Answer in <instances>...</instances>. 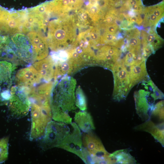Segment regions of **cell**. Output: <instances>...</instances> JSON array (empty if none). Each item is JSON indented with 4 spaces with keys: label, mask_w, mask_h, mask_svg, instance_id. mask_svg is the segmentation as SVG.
I'll return each instance as SVG.
<instances>
[{
    "label": "cell",
    "mask_w": 164,
    "mask_h": 164,
    "mask_svg": "<svg viewBox=\"0 0 164 164\" xmlns=\"http://www.w3.org/2000/svg\"><path fill=\"white\" fill-rule=\"evenodd\" d=\"M139 5H135L131 6V8L133 10H135V11H137L139 9Z\"/></svg>",
    "instance_id": "cell-33"
},
{
    "label": "cell",
    "mask_w": 164,
    "mask_h": 164,
    "mask_svg": "<svg viewBox=\"0 0 164 164\" xmlns=\"http://www.w3.org/2000/svg\"><path fill=\"white\" fill-rule=\"evenodd\" d=\"M15 68L16 65L12 63L0 60V105L9 104L12 75Z\"/></svg>",
    "instance_id": "cell-7"
},
{
    "label": "cell",
    "mask_w": 164,
    "mask_h": 164,
    "mask_svg": "<svg viewBox=\"0 0 164 164\" xmlns=\"http://www.w3.org/2000/svg\"><path fill=\"white\" fill-rule=\"evenodd\" d=\"M13 50L18 58L23 63H33L36 60V55L28 37L17 33L11 38Z\"/></svg>",
    "instance_id": "cell-5"
},
{
    "label": "cell",
    "mask_w": 164,
    "mask_h": 164,
    "mask_svg": "<svg viewBox=\"0 0 164 164\" xmlns=\"http://www.w3.org/2000/svg\"><path fill=\"white\" fill-rule=\"evenodd\" d=\"M129 45L132 49L139 50L140 48V41L135 37H131L129 39Z\"/></svg>",
    "instance_id": "cell-25"
},
{
    "label": "cell",
    "mask_w": 164,
    "mask_h": 164,
    "mask_svg": "<svg viewBox=\"0 0 164 164\" xmlns=\"http://www.w3.org/2000/svg\"><path fill=\"white\" fill-rule=\"evenodd\" d=\"M114 34L106 32L104 36V39L108 42L112 41L114 39Z\"/></svg>",
    "instance_id": "cell-29"
},
{
    "label": "cell",
    "mask_w": 164,
    "mask_h": 164,
    "mask_svg": "<svg viewBox=\"0 0 164 164\" xmlns=\"http://www.w3.org/2000/svg\"><path fill=\"white\" fill-rule=\"evenodd\" d=\"M64 22H62L60 20L49 22L47 41L49 46L53 51L63 50L68 45V29L67 28L68 26H64Z\"/></svg>",
    "instance_id": "cell-4"
},
{
    "label": "cell",
    "mask_w": 164,
    "mask_h": 164,
    "mask_svg": "<svg viewBox=\"0 0 164 164\" xmlns=\"http://www.w3.org/2000/svg\"><path fill=\"white\" fill-rule=\"evenodd\" d=\"M87 13V11H84L82 10H80V14L79 15V18L80 19V20L84 22H87L88 18Z\"/></svg>",
    "instance_id": "cell-28"
},
{
    "label": "cell",
    "mask_w": 164,
    "mask_h": 164,
    "mask_svg": "<svg viewBox=\"0 0 164 164\" xmlns=\"http://www.w3.org/2000/svg\"><path fill=\"white\" fill-rule=\"evenodd\" d=\"M8 137L0 139V163L5 161L8 158Z\"/></svg>",
    "instance_id": "cell-21"
},
{
    "label": "cell",
    "mask_w": 164,
    "mask_h": 164,
    "mask_svg": "<svg viewBox=\"0 0 164 164\" xmlns=\"http://www.w3.org/2000/svg\"><path fill=\"white\" fill-rule=\"evenodd\" d=\"M33 65L41 80L48 82L54 78L55 63L51 56L34 62Z\"/></svg>",
    "instance_id": "cell-14"
},
{
    "label": "cell",
    "mask_w": 164,
    "mask_h": 164,
    "mask_svg": "<svg viewBox=\"0 0 164 164\" xmlns=\"http://www.w3.org/2000/svg\"><path fill=\"white\" fill-rule=\"evenodd\" d=\"M164 122L156 124L150 119L135 127V129L150 134L163 146L164 145Z\"/></svg>",
    "instance_id": "cell-15"
},
{
    "label": "cell",
    "mask_w": 164,
    "mask_h": 164,
    "mask_svg": "<svg viewBox=\"0 0 164 164\" xmlns=\"http://www.w3.org/2000/svg\"><path fill=\"white\" fill-rule=\"evenodd\" d=\"M89 37L90 40L89 43H90L92 46L94 47L95 43H97L98 42H100V40L103 43L101 40L100 39V36L98 33L93 30L89 33Z\"/></svg>",
    "instance_id": "cell-23"
},
{
    "label": "cell",
    "mask_w": 164,
    "mask_h": 164,
    "mask_svg": "<svg viewBox=\"0 0 164 164\" xmlns=\"http://www.w3.org/2000/svg\"><path fill=\"white\" fill-rule=\"evenodd\" d=\"M15 80L16 85L31 88L39 84L41 79L33 65H30L19 70Z\"/></svg>",
    "instance_id": "cell-10"
},
{
    "label": "cell",
    "mask_w": 164,
    "mask_h": 164,
    "mask_svg": "<svg viewBox=\"0 0 164 164\" xmlns=\"http://www.w3.org/2000/svg\"><path fill=\"white\" fill-rule=\"evenodd\" d=\"M82 139L84 147L93 157L95 164H110L109 155L100 139L91 132L85 133Z\"/></svg>",
    "instance_id": "cell-6"
},
{
    "label": "cell",
    "mask_w": 164,
    "mask_h": 164,
    "mask_svg": "<svg viewBox=\"0 0 164 164\" xmlns=\"http://www.w3.org/2000/svg\"><path fill=\"white\" fill-rule=\"evenodd\" d=\"M155 118L160 122H164L163 101L159 102L156 104L151 113L150 118Z\"/></svg>",
    "instance_id": "cell-19"
},
{
    "label": "cell",
    "mask_w": 164,
    "mask_h": 164,
    "mask_svg": "<svg viewBox=\"0 0 164 164\" xmlns=\"http://www.w3.org/2000/svg\"><path fill=\"white\" fill-rule=\"evenodd\" d=\"M111 164H136V161L128 149H121L110 154Z\"/></svg>",
    "instance_id": "cell-17"
},
{
    "label": "cell",
    "mask_w": 164,
    "mask_h": 164,
    "mask_svg": "<svg viewBox=\"0 0 164 164\" xmlns=\"http://www.w3.org/2000/svg\"><path fill=\"white\" fill-rule=\"evenodd\" d=\"M70 130L65 123L50 121L45 131L44 142L47 148L58 147Z\"/></svg>",
    "instance_id": "cell-8"
},
{
    "label": "cell",
    "mask_w": 164,
    "mask_h": 164,
    "mask_svg": "<svg viewBox=\"0 0 164 164\" xmlns=\"http://www.w3.org/2000/svg\"><path fill=\"white\" fill-rule=\"evenodd\" d=\"M72 131L69 132L58 147L74 153L83 159L82 139L79 128L75 123L71 124Z\"/></svg>",
    "instance_id": "cell-9"
},
{
    "label": "cell",
    "mask_w": 164,
    "mask_h": 164,
    "mask_svg": "<svg viewBox=\"0 0 164 164\" xmlns=\"http://www.w3.org/2000/svg\"><path fill=\"white\" fill-rule=\"evenodd\" d=\"M138 20V18L136 16H133L130 18V21L132 22H137Z\"/></svg>",
    "instance_id": "cell-34"
},
{
    "label": "cell",
    "mask_w": 164,
    "mask_h": 164,
    "mask_svg": "<svg viewBox=\"0 0 164 164\" xmlns=\"http://www.w3.org/2000/svg\"><path fill=\"white\" fill-rule=\"evenodd\" d=\"M87 12L90 16L93 19L94 16L97 15L99 12V8L96 3L94 4H90L87 5Z\"/></svg>",
    "instance_id": "cell-22"
},
{
    "label": "cell",
    "mask_w": 164,
    "mask_h": 164,
    "mask_svg": "<svg viewBox=\"0 0 164 164\" xmlns=\"http://www.w3.org/2000/svg\"><path fill=\"white\" fill-rule=\"evenodd\" d=\"M76 80L67 75L55 80L51 97L52 117L56 121L71 123L68 112L75 109Z\"/></svg>",
    "instance_id": "cell-1"
},
{
    "label": "cell",
    "mask_w": 164,
    "mask_h": 164,
    "mask_svg": "<svg viewBox=\"0 0 164 164\" xmlns=\"http://www.w3.org/2000/svg\"><path fill=\"white\" fill-rule=\"evenodd\" d=\"M117 28V26L115 24L111 23L108 24L106 28V32L107 33L114 34Z\"/></svg>",
    "instance_id": "cell-27"
},
{
    "label": "cell",
    "mask_w": 164,
    "mask_h": 164,
    "mask_svg": "<svg viewBox=\"0 0 164 164\" xmlns=\"http://www.w3.org/2000/svg\"><path fill=\"white\" fill-rule=\"evenodd\" d=\"M149 95L146 93H139L135 95L136 109L137 114L143 121L150 119L154 104L150 102Z\"/></svg>",
    "instance_id": "cell-13"
},
{
    "label": "cell",
    "mask_w": 164,
    "mask_h": 164,
    "mask_svg": "<svg viewBox=\"0 0 164 164\" xmlns=\"http://www.w3.org/2000/svg\"><path fill=\"white\" fill-rule=\"evenodd\" d=\"M149 15L150 21L152 24L156 23L159 19L156 16L150 12V13L149 14Z\"/></svg>",
    "instance_id": "cell-30"
},
{
    "label": "cell",
    "mask_w": 164,
    "mask_h": 164,
    "mask_svg": "<svg viewBox=\"0 0 164 164\" xmlns=\"http://www.w3.org/2000/svg\"><path fill=\"white\" fill-rule=\"evenodd\" d=\"M147 74L145 61L131 66L130 79L132 87L143 80Z\"/></svg>",
    "instance_id": "cell-18"
},
{
    "label": "cell",
    "mask_w": 164,
    "mask_h": 164,
    "mask_svg": "<svg viewBox=\"0 0 164 164\" xmlns=\"http://www.w3.org/2000/svg\"><path fill=\"white\" fill-rule=\"evenodd\" d=\"M27 36L36 55V60H42L47 56L49 53L46 39L41 31H32L27 33Z\"/></svg>",
    "instance_id": "cell-11"
},
{
    "label": "cell",
    "mask_w": 164,
    "mask_h": 164,
    "mask_svg": "<svg viewBox=\"0 0 164 164\" xmlns=\"http://www.w3.org/2000/svg\"><path fill=\"white\" fill-rule=\"evenodd\" d=\"M122 62L116 63L112 68L114 79V100L120 101L125 99L132 88L130 79V68Z\"/></svg>",
    "instance_id": "cell-3"
},
{
    "label": "cell",
    "mask_w": 164,
    "mask_h": 164,
    "mask_svg": "<svg viewBox=\"0 0 164 164\" xmlns=\"http://www.w3.org/2000/svg\"><path fill=\"white\" fill-rule=\"evenodd\" d=\"M150 12L153 13L159 19L160 18L163 13V10L159 6H155L151 7L149 9Z\"/></svg>",
    "instance_id": "cell-26"
},
{
    "label": "cell",
    "mask_w": 164,
    "mask_h": 164,
    "mask_svg": "<svg viewBox=\"0 0 164 164\" xmlns=\"http://www.w3.org/2000/svg\"><path fill=\"white\" fill-rule=\"evenodd\" d=\"M29 89L28 87L16 85L11 87L8 104L9 110L14 117L21 118L28 114L30 108Z\"/></svg>",
    "instance_id": "cell-2"
},
{
    "label": "cell",
    "mask_w": 164,
    "mask_h": 164,
    "mask_svg": "<svg viewBox=\"0 0 164 164\" xmlns=\"http://www.w3.org/2000/svg\"><path fill=\"white\" fill-rule=\"evenodd\" d=\"M26 14V10L9 13L5 24V33L12 35L21 32Z\"/></svg>",
    "instance_id": "cell-12"
},
{
    "label": "cell",
    "mask_w": 164,
    "mask_h": 164,
    "mask_svg": "<svg viewBox=\"0 0 164 164\" xmlns=\"http://www.w3.org/2000/svg\"><path fill=\"white\" fill-rule=\"evenodd\" d=\"M129 4L131 6L135 5H140L141 4L140 2L137 0H129Z\"/></svg>",
    "instance_id": "cell-32"
},
{
    "label": "cell",
    "mask_w": 164,
    "mask_h": 164,
    "mask_svg": "<svg viewBox=\"0 0 164 164\" xmlns=\"http://www.w3.org/2000/svg\"><path fill=\"white\" fill-rule=\"evenodd\" d=\"M105 21L108 23V24H111L113 21V18L112 16L110 15H108L105 19Z\"/></svg>",
    "instance_id": "cell-31"
},
{
    "label": "cell",
    "mask_w": 164,
    "mask_h": 164,
    "mask_svg": "<svg viewBox=\"0 0 164 164\" xmlns=\"http://www.w3.org/2000/svg\"><path fill=\"white\" fill-rule=\"evenodd\" d=\"M158 39L157 36L154 33H150L146 36V40L153 46L154 49L156 48V45H158V43L155 42L156 40H158Z\"/></svg>",
    "instance_id": "cell-24"
},
{
    "label": "cell",
    "mask_w": 164,
    "mask_h": 164,
    "mask_svg": "<svg viewBox=\"0 0 164 164\" xmlns=\"http://www.w3.org/2000/svg\"><path fill=\"white\" fill-rule=\"evenodd\" d=\"M74 121L79 129L85 133L91 132L95 129L92 118L87 112L79 111L76 113Z\"/></svg>",
    "instance_id": "cell-16"
},
{
    "label": "cell",
    "mask_w": 164,
    "mask_h": 164,
    "mask_svg": "<svg viewBox=\"0 0 164 164\" xmlns=\"http://www.w3.org/2000/svg\"><path fill=\"white\" fill-rule=\"evenodd\" d=\"M75 104L81 110L84 111L87 109L86 98L81 87L79 86L76 92Z\"/></svg>",
    "instance_id": "cell-20"
}]
</instances>
